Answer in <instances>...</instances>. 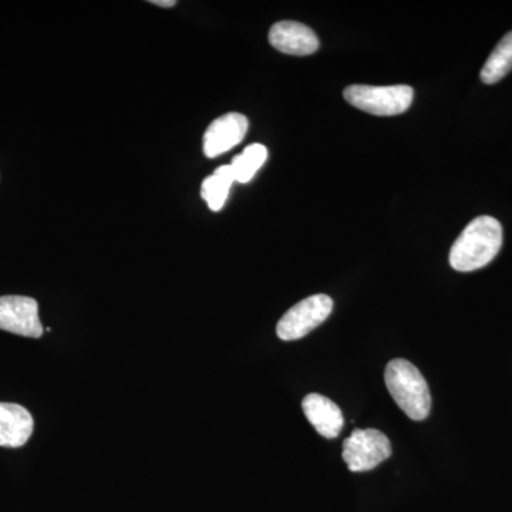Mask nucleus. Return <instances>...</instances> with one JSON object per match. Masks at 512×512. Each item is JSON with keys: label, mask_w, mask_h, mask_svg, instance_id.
<instances>
[{"label": "nucleus", "mask_w": 512, "mask_h": 512, "mask_svg": "<svg viewBox=\"0 0 512 512\" xmlns=\"http://www.w3.org/2000/svg\"><path fill=\"white\" fill-rule=\"evenodd\" d=\"M333 311V301L328 295H313L296 303L279 320L276 333L285 342L302 339L322 325Z\"/></svg>", "instance_id": "obj_5"}, {"label": "nucleus", "mask_w": 512, "mask_h": 512, "mask_svg": "<svg viewBox=\"0 0 512 512\" xmlns=\"http://www.w3.org/2000/svg\"><path fill=\"white\" fill-rule=\"evenodd\" d=\"M343 460L352 473L370 471L392 456V444L376 429L355 430L343 443Z\"/></svg>", "instance_id": "obj_4"}, {"label": "nucleus", "mask_w": 512, "mask_h": 512, "mask_svg": "<svg viewBox=\"0 0 512 512\" xmlns=\"http://www.w3.org/2000/svg\"><path fill=\"white\" fill-rule=\"evenodd\" d=\"M268 158V150L262 144H252L242 151L239 156L232 160V171H234L235 181L241 184H247L255 174L261 170L262 165L265 164Z\"/></svg>", "instance_id": "obj_13"}, {"label": "nucleus", "mask_w": 512, "mask_h": 512, "mask_svg": "<svg viewBox=\"0 0 512 512\" xmlns=\"http://www.w3.org/2000/svg\"><path fill=\"white\" fill-rule=\"evenodd\" d=\"M153 5L161 6V8H173V6L177 5L175 0H153Z\"/></svg>", "instance_id": "obj_14"}, {"label": "nucleus", "mask_w": 512, "mask_h": 512, "mask_svg": "<svg viewBox=\"0 0 512 512\" xmlns=\"http://www.w3.org/2000/svg\"><path fill=\"white\" fill-rule=\"evenodd\" d=\"M384 382L394 402L414 421L426 420L431 410L429 384L419 369L406 359H394L386 367Z\"/></svg>", "instance_id": "obj_2"}, {"label": "nucleus", "mask_w": 512, "mask_h": 512, "mask_svg": "<svg viewBox=\"0 0 512 512\" xmlns=\"http://www.w3.org/2000/svg\"><path fill=\"white\" fill-rule=\"evenodd\" d=\"M512 70V32L500 40L481 70V82L495 84Z\"/></svg>", "instance_id": "obj_12"}, {"label": "nucleus", "mask_w": 512, "mask_h": 512, "mask_svg": "<svg viewBox=\"0 0 512 512\" xmlns=\"http://www.w3.org/2000/svg\"><path fill=\"white\" fill-rule=\"evenodd\" d=\"M269 43L285 55L308 56L319 49L318 36L303 23L284 20L269 30Z\"/></svg>", "instance_id": "obj_8"}, {"label": "nucleus", "mask_w": 512, "mask_h": 512, "mask_svg": "<svg viewBox=\"0 0 512 512\" xmlns=\"http://www.w3.org/2000/svg\"><path fill=\"white\" fill-rule=\"evenodd\" d=\"M35 421L32 414L13 403H0V447L25 446L32 436Z\"/></svg>", "instance_id": "obj_10"}, {"label": "nucleus", "mask_w": 512, "mask_h": 512, "mask_svg": "<svg viewBox=\"0 0 512 512\" xmlns=\"http://www.w3.org/2000/svg\"><path fill=\"white\" fill-rule=\"evenodd\" d=\"M303 413L309 423L325 439H336L343 429L345 419L338 404L322 394L311 393L303 399Z\"/></svg>", "instance_id": "obj_9"}, {"label": "nucleus", "mask_w": 512, "mask_h": 512, "mask_svg": "<svg viewBox=\"0 0 512 512\" xmlns=\"http://www.w3.org/2000/svg\"><path fill=\"white\" fill-rule=\"evenodd\" d=\"M249 121L244 114L228 113L212 121L204 134V154L215 158L237 147L247 136Z\"/></svg>", "instance_id": "obj_7"}, {"label": "nucleus", "mask_w": 512, "mask_h": 512, "mask_svg": "<svg viewBox=\"0 0 512 512\" xmlns=\"http://www.w3.org/2000/svg\"><path fill=\"white\" fill-rule=\"evenodd\" d=\"M503 247V227L493 217L483 215L470 222L450 251L451 268L473 272L484 268Z\"/></svg>", "instance_id": "obj_1"}, {"label": "nucleus", "mask_w": 512, "mask_h": 512, "mask_svg": "<svg viewBox=\"0 0 512 512\" xmlns=\"http://www.w3.org/2000/svg\"><path fill=\"white\" fill-rule=\"evenodd\" d=\"M0 329L25 338H42L43 326L40 323L39 306L35 299L28 296H2Z\"/></svg>", "instance_id": "obj_6"}, {"label": "nucleus", "mask_w": 512, "mask_h": 512, "mask_svg": "<svg viewBox=\"0 0 512 512\" xmlns=\"http://www.w3.org/2000/svg\"><path fill=\"white\" fill-rule=\"evenodd\" d=\"M346 101L356 109L373 114V116H399L410 109L414 92L406 84L397 86H367L353 84L343 92Z\"/></svg>", "instance_id": "obj_3"}, {"label": "nucleus", "mask_w": 512, "mask_h": 512, "mask_svg": "<svg viewBox=\"0 0 512 512\" xmlns=\"http://www.w3.org/2000/svg\"><path fill=\"white\" fill-rule=\"evenodd\" d=\"M235 183L231 165H221L210 177L205 178L201 185V197L207 202L211 211H221Z\"/></svg>", "instance_id": "obj_11"}]
</instances>
